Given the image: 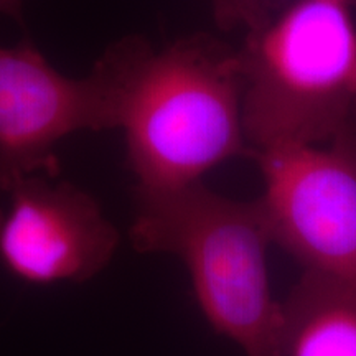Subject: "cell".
I'll return each mask as SVG.
<instances>
[{
	"label": "cell",
	"mask_w": 356,
	"mask_h": 356,
	"mask_svg": "<svg viewBox=\"0 0 356 356\" xmlns=\"http://www.w3.org/2000/svg\"><path fill=\"white\" fill-rule=\"evenodd\" d=\"M131 241L167 252L188 269L211 328L246 356H282L286 315L267 270L273 244L259 200L239 202L203 181L175 190L134 188Z\"/></svg>",
	"instance_id": "cell-3"
},
{
	"label": "cell",
	"mask_w": 356,
	"mask_h": 356,
	"mask_svg": "<svg viewBox=\"0 0 356 356\" xmlns=\"http://www.w3.org/2000/svg\"><path fill=\"white\" fill-rule=\"evenodd\" d=\"M0 259L25 282H84L113 259L119 233L88 191L58 178H22L8 191Z\"/></svg>",
	"instance_id": "cell-6"
},
{
	"label": "cell",
	"mask_w": 356,
	"mask_h": 356,
	"mask_svg": "<svg viewBox=\"0 0 356 356\" xmlns=\"http://www.w3.org/2000/svg\"><path fill=\"white\" fill-rule=\"evenodd\" d=\"M0 15L8 17L15 24L25 26L24 0H0Z\"/></svg>",
	"instance_id": "cell-9"
},
{
	"label": "cell",
	"mask_w": 356,
	"mask_h": 356,
	"mask_svg": "<svg viewBox=\"0 0 356 356\" xmlns=\"http://www.w3.org/2000/svg\"><path fill=\"white\" fill-rule=\"evenodd\" d=\"M149 47L127 35L83 78L60 73L30 38L0 47V193L26 177H60L56 147L71 134L119 129L129 81Z\"/></svg>",
	"instance_id": "cell-4"
},
{
	"label": "cell",
	"mask_w": 356,
	"mask_h": 356,
	"mask_svg": "<svg viewBox=\"0 0 356 356\" xmlns=\"http://www.w3.org/2000/svg\"><path fill=\"white\" fill-rule=\"evenodd\" d=\"M273 2L275 3V7L280 8L289 2H293V0H273ZM328 2H341V3H348L351 7H356V0H328Z\"/></svg>",
	"instance_id": "cell-10"
},
{
	"label": "cell",
	"mask_w": 356,
	"mask_h": 356,
	"mask_svg": "<svg viewBox=\"0 0 356 356\" xmlns=\"http://www.w3.org/2000/svg\"><path fill=\"white\" fill-rule=\"evenodd\" d=\"M282 305V356H356L353 284L304 270Z\"/></svg>",
	"instance_id": "cell-7"
},
{
	"label": "cell",
	"mask_w": 356,
	"mask_h": 356,
	"mask_svg": "<svg viewBox=\"0 0 356 356\" xmlns=\"http://www.w3.org/2000/svg\"><path fill=\"white\" fill-rule=\"evenodd\" d=\"M218 29L244 32L259 26L277 10L273 0H210Z\"/></svg>",
	"instance_id": "cell-8"
},
{
	"label": "cell",
	"mask_w": 356,
	"mask_h": 356,
	"mask_svg": "<svg viewBox=\"0 0 356 356\" xmlns=\"http://www.w3.org/2000/svg\"><path fill=\"white\" fill-rule=\"evenodd\" d=\"M239 56L252 155L302 145L356 163L355 7L293 0L246 32Z\"/></svg>",
	"instance_id": "cell-1"
},
{
	"label": "cell",
	"mask_w": 356,
	"mask_h": 356,
	"mask_svg": "<svg viewBox=\"0 0 356 356\" xmlns=\"http://www.w3.org/2000/svg\"><path fill=\"white\" fill-rule=\"evenodd\" d=\"M239 48L210 33L150 44L124 96L121 126L137 188L175 190L252 157L243 118Z\"/></svg>",
	"instance_id": "cell-2"
},
{
	"label": "cell",
	"mask_w": 356,
	"mask_h": 356,
	"mask_svg": "<svg viewBox=\"0 0 356 356\" xmlns=\"http://www.w3.org/2000/svg\"><path fill=\"white\" fill-rule=\"evenodd\" d=\"M273 243L305 270L356 286V163L317 147L254 152Z\"/></svg>",
	"instance_id": "cell-5"
},
{
	"label": "cell",
	"mask_w": 356,
	"mask_h": 356,
	"mask_svg": "<svg viewBox=\"0 0 356 356\" xmlns=\"http://www.w3.org/2000/svg\"><path fill=\"white\" fill-rule=\"evenodd\" d=\"M2 220H3V211L0 210V225H2Z\"/></svg>",
	"instance_id": "cell-11"
}]
</instances>
